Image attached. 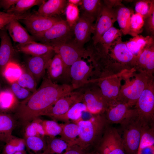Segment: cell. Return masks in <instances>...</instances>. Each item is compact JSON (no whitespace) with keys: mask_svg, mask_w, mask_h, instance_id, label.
I'll return each instance as SVG.
<instances>
[{"mask_svg":"<svg viewBox=\"0 0 154 154\" xmlns=\"http://www.w3.org/2000/svg\"><path fill=\"white\" fill-rule=\"evenodd\" d=\"M73 90L70 84H56L46 77H44L39 87L18 103L15 117L26 125L33 119L43 116L59 99Z\"/></svg>","mask_w":154,"mask_h":154,"instance_id":"1","label":"cell"},{"mask_svg":"<svg viewBox=\"0 0 154 154\" xmlns=\"http://www.w3.org/2000/svg\"><path fill=\"white\" fill-rule=\"evenodd\" d=\"M76 123L80 132L73 145H77L86 151L93 147L96 148L108 123L104 114H91L88 119L81 118Z\"/></svg>","mask_w":154,"mask_h":154,"instance_id":"2","label":"cell"},{"mask_svg":"<svg viewBox=\"0 0 154 154\" xmlns=\"http://www.w3.org/2000/svg\"><path fill=\"white\" fill-rule=\"evenodd\" d=\"M134 68L127 69L122 75L125 83L121 86L117 99L118 103L126 104L132 107L135 105L143 91L148 84L153 75L145 72L139 71L134 72Z\"/></svg>","mask_w":154,"mask_h":154,"instance_id":"3","label":"cell"},{"mask_svg":"<svg viewBox=\"0 0 154 154\" xmlns=\"http://www.w3.org/2000/svg\"><path fill=\"white\" fill-rule=\"evenodd\" d=\"M145 122L136 110L120 124L123 131L121 137L125 154H137Z\"/></svg>","mask_w":154,"mask_h":154,"instance_id":"4","label":"cell"},{"mask_svg":"<svg viewBox=\"0 0 154 154\" xmlns=\"http://www.w3.org/2000/svg\"><path fill=\"white\" fill-rule=\"evenodd\" d=\"M126 69L119 72L109 71L91 82L96 83L99 86L109 107L118 103L117 99L121 86L122 75Z\"/></svg>","mask_w":154,"mask_h":154,"instance_id":"5","label":"cell"},{"mask_svg":"<svg viewBox=\"0 0 154 154\" xmlns=\"http://www.w3.org/2000/svg\"><path fill=\"white\" fill-rule=\"evenodd\" d=\"M81 88L82 102L86 105L87 112L92 115L104 114L109 106L97 84L89 82Z\"/></svg>","mask_w":154,"mask_h":154,"instance_id":"6","label":"cell"},{"mask_svg":"<svg viewBox=\"0 0 154 154\" xmlns=\"http://www.w3.org/2000/svg\"><path fill=\"white\" fill-rule=\"evenodd\" d=\"M73 28L61 19L44 33L35 37V40L53 47L73 40Z\"/></svg>","mask_w":154,"mask_h":154,"instance_id":"7","label":"cell"},{"mask_svg":"<svg viewBox=\"0 0 154 154\" xmlns=\"http://www.w3.org/2000/svg\"><path fill=\"white\" fill-rule=\"evenodd\" d=\"M101 9L94 24L92 37L93 45L98 42L104 34L113 26L116 21V15L114 6L109 0H103Z\"/></svg>","mask_w":154,"mask_h":154,"instance_id":"8","label":"cell"},{"mask_svg":"<svg viewBox=\"0 0 154 154\" xmlns=\"http://www.w3.org/2000/svg\"><path fill=\"white\" fill-rule=\"evenodd\" d=\"M96 148L100 154H125L122 137L117 130L109 123Z\"/></svg>","mask_w":154,"mask_h":154,"instance_id":"9","label":"cell"},{"mask_svg":"<svg viewBox=\"0 0 154 154\" xmlns=\"http://www.w3.org/2000/svg\"><path fill=\"white\" fill-rule=\"evenodd\" d=\"M138 114L146 122H154V83L153 77L139 98L135 108Z\"/></svg>","mask_w":154,"mask_h":154,"instance_id":"10","label":"cell"},{"mask_svg":"<svg viewBox=\"0 0 154 154\" xmlns=\"http://www.w3.org/2000/svg\"><path fill=\"white\" fill-rule=\"evenodd\" d=\"M74 90L59 99L43 116H48L55 120L58 117L65 114L74 104L82 102V93L81 88Z\"/></svg>","mask_w":154,"mask_h":154,"instance_id":"11","label":"cell"},{"mask_svg":"<svg viewBox=\"0 0 154 154\" xmlns=\"http://www.w3.org/2000/svg\"><path fill=\"white\" fill-rule=\"evenodd\" d=\"M93 68L83 59L75 62L69 69L70 85L74 90L84 86L89 82L92 75Z\"/></svg>","mask_w":154,"mask_h":154,"instance_id":"12","label":"cell"},{"mask_svg":"<svg viewBox=\"0 0 154 154\" xmlns=\"http://www.w3.org/2000/svg\"><path fill=\"white\" fill-rule=\"evenodd\" d=\"M53 47L55 53L61 57L68 73L69 68L74 63L87 58L86 48L78 46L73 42V40Z\"/></svg>","mask_w":154,"mask_h":154,"instance_id":"13","label":"cell"},{"mask_svg":"<svg viewBox=\"0 0 154 154\" xmlns=\"http://www.w3.org/2000/svg\"><path fill=\"white\" fill-rule=\"evenodd\" d=\"M108 54L116 62L128 69L133 68L137 57L127 48L121 37L117 38L110 46Z\"/></svg>","mask_w":154,"mask_h":154,"instance_id":"14","label":"cell"},{"mask_svg":"<svg viewBox=\"0 0 154 154\" xmlns=\"http://www.w3.org/2000/svg\"><path fill=\"white\" fill-rule=\"evenodd\" d=\"M61 19L58 17H50L42 16L35 12L29 13L25 18L21 20L27 30L33 37H35L44 33Z\"/></svg>","mask_w":154,"mask_h":154,"instance_id":"15","label":"cell"},{"mask_svg":"<svg viewBox=\"0 0 154 154\" xmlns=\"http://www.w3.org/2000/svg\"><path fill=\"white\" fill-rule=\"evenodd\" d=\"M95 20L94 19L81 15L73 27V29L75 38L73 42L78 46L84 48V44L90 38L92 34Z\"/></svg>","mask_w":154,"mask_h":154,"instance_id":"16","label":"cell"},{"mask_svg":"<svg viewBox=\"0 0 154 154\" xmlns=\"http://www.w3.org/2000/svg\"><path fill=\"white\" fill-rule=\"evenodd\" d=\"M46 71V77L54 83L69 84L68 82H70L68 72L61 57L58 54L55 53L50 60Z\"/></svg>","mask_w":154,"mask_h":154,"instance_id":"17","label":"cell"},{"mask_svg":"<svg viewBox=\"0 0 154 154\" xmlns=\"http://www.w3.org/2000/svg\"><path fill=\"white\" fill-rule=\"evenodd\" d=\"M55 53L52 51L43 55L32 56L27 62V69L37 84L44 77L48 64Z\"/></svg>","mask_w":154,"mask_h":154,"instance_id":"18","label":"cell"},{"mask_svg":"<svg viewBox=\"0 0 154 154\" xmlns=\"http://www.w3.org/2000/svg\"><path fill=\"white\" fill-rule=\"evenodd\" d=\"M131 108L126 104L118 103L109 107L104 114L108 123L120 124L136 111Z\"/></svg>","mask_w":154,"mask_h":154,"instance_id":"19","label":"cell"},{"mask_svg":"<svg viewBox=\"0 0 154 154\" xmlns=\"http://www.w3.org/2000/svg\"><path fill=\"white\" fill-rule=\"evenodd\" d=\"M6 30L3 29L1 30L0 36L1 42L0 45V77L3 76L5 68L11 61L14 53L10 37L8 35Z\"/></svg>","mask_w":154,"mask_h":154,"instance_id":"20","label":"cell"},{"mask_svg":"<svg viewBox=\"0 0 154 154\" xmlns=\"http://www.w3.org/2000/svg\"><path fill=\"white\" fill-rule=\"evenodd\" d=\"M13 41L19 44L22 45L35 41V39L28 33L27 31L19 23L14 20L5 27Z\"/></svg>","mask_w":154,"mask_h":154,"instance_id":"21","label":"cell"},{"mask_svg":"<svg viewBox=\"0 0 154 154\" xmlns=\"http://www.w3.org/2000/svg\"><path fill=\"white\" fill-rule=\"evenodd\" d=\"M133 68L153 75L154 71V43L146 48L137 58Z\"/></svg>","mask_w":154,"mask_h":154,"instance_id":"22","label":"cell"},{"mask_svg":"<svg viewBox=\"0 0 154 154\" xmlns=\"http://www.w3.org/2000/svg\"><path fill=\"white\" fill-rule=\"evenodd\" d=\"M68 1L65 0L45 1L35 13L41 15L50 17H58L65 10Z\"/></svg>","mask_w":154,"mask_h":154,"instance_id":"23","label":"cell"},{"mask_svg":"<svg viewBox=\"0 0 154 154\" xmlns=\"http://www.w3.org/2000/svg\"><path fill=\"white\" fill-rule=\"evenodd\" d=\"M125 43L130 52L137 57L144 50L154 43L153 37L139 35L130 38Z\"/></svg>","mask_w":154,"mask_h":154,"instance_id":"24","label":"cell"},{"mask_svg":"<svg viewBox=\"0 0 154 154\" xmlns=\"http://www.w3.org/2000/svg\"><path fill=\"white\" fill-rule=\"evenodd\" d=\"M16 48L18 51L32 56H40L54 51L53 46L35 41L24 44H18Z\"/></svg>","mask_w":154,"mask_h":154,"instance_id":"25","label":"cell"},{"mask_svg":"<svg viewBox=\"0 0 154 154\" xmlns=\"http://www.w3.org/2000/svg\"><path fill=\"white\" fill-rule=\"evenodd\" d=\"M122 34L120 29L113 26L104 34L96 44L92 45L97 50L108 53L111 45Z\"/></svg>","mask_w":154,"mask_h":154,"instance_id":"26","label":"cell"},{"mask_svg":"<svg viewBox=\"0 0 154 154\" xmlns=\"http://www.w3.org/2000/svg\"><path fill=\"white\" fill-rule=\"evenodd\" d=\"M120 30L124 35H129V25L130 18L134 13L132 9L125 6L122 3L114 7Z\"/></svg>","mask_w":154,"mask_h":154,"instance_id":"27","label":"cell"},{"mask_svg":"<svg viewBox=\"0 0 154 154\" xmlns=\"http://www.w3.org/2000/svg\"><path fill=\"white\" fill-rule=\"evenodd\" d=\"M15 126L13 118L9 115L0 111V141L5 143L13 137Z\"/></svg>","mask_w":154,"mask_h":154,"instance_id":"28","label":"cell"},{"mask_svg":"<svg viewBox=\"0 0 154 154\" xmlns=\"http://www.w3.org/2000/svg\"><path fill=\"white\" fill-rule=\"evenodd\" d=\"M84 112H87L86 105L82 102H79L73 105L65 114L54 120L62 121L65 123L70 122V121H76L81 118Z\"/></svg>","mask_w":154,"mask_h":154,"instance_id":"29","label":"cell"},{"mask_svg":"<svg viewBox=\"0 0 154 154\" xmlns=\"http://www.w3.org/2000/svg\"><path fill=\"white\" fill-rule=\"evenodd\" d=\"M60 124L62 129L60 135V138L66 141L69 146L73 145L79 134L78 125L76 123L71 122Z\"/></svg>","mask_w":154,"mask_h":154,"instance_id":"30","label":"cell"},{"mask_svg":"<svg viewBox=\"0 0 154 154\" xmlns=\"http://www.w3.org/2000/svg\"><path fill=\"white\" fill-rule=\"evenodd\" d=\"M100 0H82L80 5L81 15L90 17L95 20L102 6Z\"/></svg>","mask_w":154,"mask_h":154,"instance_id":"31","label":"cell"},{"mask_svg":"<svg viewBox=\"0 0 154 154\" xmlns=\"http://www.w3.org/2000/svg\"><path fill=\"white\" fill-rule=\"evenodd\" d=\"M45 0H18L16 3L6 12L16 14H23L32 7L40 6Z\"/></svg>","mask_w":154,"mask_h":154,"instance_id":"32","label":"cell"},{"mask_svg":"<svg viewBox=\"0 0 154 154\" xmlns=\"http://www.w3.org/2000/svg\"><path fill=\"white\" fill-rule=\"evenodd\" d=\"M49 139L47 141L46 154H63L69 146L60 138L49 137Z\"/></svg>","mask_w":154,"mask_h":154,"instance_id":"33","label":"cell"},{"mask_svg":"<svg viewBox=\"0 0 154 154\" xmlns=\"http://www.w3.org/2000/svg\"><path fill=\"white\" fill-rule=\"evenodd\" d=\"M26 147L31 154H42L46 150V144L43 138L38 136H29L25 138Z\"/></svg>","mask_w":154,"mask_h":154,"instance_id":"34","label":"cell"},{"mask_svg":"<svg viewBox=\"0 0 154 154\" xmlns=\"http://www.w3.org/2000/svg\"><path fill=\"white\" fill-rule=\"evenodd\" d=\"M42 120L39 117L33 119L25 125V138L29 136H38L43 138L45 136L42 124Z\"/></svg>","mask_w":154,"mask_h":154,"instance_id":"35","label":"cell"},{"mask_svg":"<svg viewBox=\"0 0 154 154\" xmlns=\"http://www.w3.org/2000/svg\"><path fill=\"white\" fill-rule=\"evenodd\" d=\"M16 98L11 90L2 91L0 96V111L5 112L17 106Z\"/></svg>","mask_w":154,"mask_h":154,"instance_id":"36","label":"cell"},{"mask_svg":"<svg viewBox=\"0 0 154 154\" xmlns=\"http://www.w3.org/2000/svg\"><path fill=\"white\" fill-rule=\"evenodd\" d=\"M147 145L154 146V123L145 122L142 129L139 147Z\"/></svg>","mask_w":154,"mask_h":154,"instance_id":"37","label":"cell"},{"mask_svg":"<svg viewBox=\"0 0 154 154\" xmlns=\"http://www.w3.org/2000/svg\"><path fill=\"white\" fill-rule=\"evenodd\" d=\"M25 139L13 136L6 143L2 154H14L18 151H25Z\"/></svg>","mask_w":154,"mask_h":154,"instance_id":"38","label":"cell"},{"mask_svg":"<svg viewBox=\"0 0 154 154\" xmlns=\"http://www.w3.org/2000/svg\"><path fill=\"white\" fill-rule=\"evenodd\" d=\"M22 69V73L16 82L21 87L33 93L37 90V83L28 70Z\"/></svg>","mask_w":154,"mask_h":154,"instance_id":"39","label":"cell"},{"mask_svg":"<svg viewBox=\"0 0 154 154\" xmlns=\"http://www.w3.org/2000/svg\"><path fill=\"white\" fill-rule=\"evenodd\" d=\"M23 72V69L17 64L11 61L5 68L3 76L10 83L16 82Z\"/></svg>","mask_w":154,"mask_h":154,"instance_id":"40","label":"cell"},{"mask_svg":"<svg viewBox=\"0 0 154 154\" xmlns=\"http://www.w3.org/2000/svg\"><path fill=\"white\" fill-rule=\"evenodd\" d=\"M144 21L140 14L133 13L131 15L129 25V35L135 37L143 31Z\"/></svg>","mask_w":154,"mask_h":154,"instance_id":"41","label":"cell"},{"mask_svg":"<svg viewBox=\"0 0 154 154\" xmlns=\"http://www.w3.org/2000/svg\"><path fill=\"white\" fill-rule=\"evenodd\" d=\"M42 124L45 136L54 137L60 135L62 130L60 124L54 120L42 121Z\"/></svg>","mask_w":154,"mask_h":154,"instance_id":"42","label":"cell"},{"mask_svg":"<svg viewBox=\"0 0 154 154\" xmlns=\"http://www.w3.org/2000/svg\"><path fill=\"white\" fill-rule=\"evenodd\" d=\"M65 10L66 21L70 26L73 28L80 18L78 8L77 6L68 3Z\"/></svg>","mask_w":154,"mask_h":154,"instance_id":"43","label":"cell"},{"mask_svg":"<svg viewBox=\"0 0 154 154\" xmlns=\"http://www.w3.org/2000/svg\"><path fill=\"white\" fill-rule=\"evenodd\" d=\"M30 13L16 14L0 11V30L14 20H22L25 18Z\"/></svg>","mask_w":154,"mask_h":154,"instance_id":"44","label":"cell"},{"mask_svg":"<svg viewBox=\"0 0 154 154\" xmlns=\"http://www.w3.org/2000/svg\"><path fill=\"white\" fill-rule=\"evenodd\" d=\"M153 6L154 0H139L135 3V13L140 14L143 18L149 13Z\"/></svg>","mask_w":154,"mask_h":154,"instance_id":"45","label":"cell"},{"mask_svg":"<svg viewBox=\"0 0 154 154\" xmlns=\"http://www.w3.org/2000/svg\"><path fill=\"white\" fill-rule=\"evenodd\" d=\"M11 84V90L15 97L19 99L23 100L33 93L28 90L21 86L16 82Z\"/></svg>","mask_w":154,"mask_h":154,"instance_id":"46","label":"cell"},{"mask_svg":"<svg viewBox=\"0 0 154 154\" xmlns=\"http://www.w3.org/2000/svg\"><path fill=\"white\" fill-rule=\"evenodd\" d=\"M144 27L147 32L153 37L154 35V6L152 7L149 13L143 18Z\"/></svg>","mask_w":154,"mask_h":154,"instance_id":"47","label":"cell"},{"mask_svg":"<svg viewBox=\"0 0 154 154\" xmlns=\"http://www.w3.org/2000/svg\"><path fill=\"white\" fill-rule=\"evenodd\" d=\"M86 151L76 145L69 146L63 154H86Z\"/></svg>","mask_w":154,"mask_h":154,"instance_id":"48","label":"cell"},{"mask_svg":"<svg viewBox=\"0 0 154 154\" xmlns=\"http://www.w3.org/2000/svg\"><path fill=\"white\" fill-rule=\"evenodd\" d=\"M18 0H0V8L6 11L14 6Z\"/></svg>","mask_w":154,"mask_h":154,"instance_id":"49","label":"cell"},{"mask_svg":"<svg viewBox=\"0 0 154 154\" xmlns=\"http://www.w3.org/2000/svg\"><path fill=\"white\" fill-rule=\"evenodd\" d=\"M137 154H154V146L147 145L139 147Z\"/></svg>","mask_w":154,"mask_h":154,"instance_id":"50","label":"cell"},{"mask_svg":"<svg viewBox=\"0 0 154 154\" xmlns=\"http://www.w3.org/2000/svg\"><path fill=\"white\" fill-rule=\"evenodd\" d=\"M68 3H70L77 6L80 5L82 3V0H68Z\"/></svg>","mask_w":154,"mask_h":154,"instance_id":"51","label":"cell"},{"mask_svg":"<svg viewBox=\"0 0 154 154\" xmlns=\"http://www.w3.org/2000/svg\"><path fill=\"white\" fill-rule=\"evenodd\" d=\"M86 154H100V153L96 150H95L87 151Z\"/></svg>","mask_w":154,"mask_h":154,"instance_id":"52","label":"cell"},{"mask_svg":"<svg viewBox=\"0 0 154 154\" xmlns=\"http://www.w3.org/2000/svg\"><path fill=\"white\" fill-rule=\"evenodd\" d=\"M26 153L25 151H19L16 152L14 154H24Z\"/></svg>","mask_w":154,"mask_h":154,"instance_id":"53","label":"cell"},{"mask_svg":"<svg viewBox=\"0 0 154 154\" xmlns=\"http://www.w3.org/2000/svg\"><path fill=\"white\" fill-rule=\"evenodd\" d=\"M2 91V90H1V83H0V96L1 94Z\"/></svg>","mask_w":154,"mask_h":154,"instance_id":"54","label":"cell"},{"mask_svg":"<svg viewBox=\"0 0 154 154\" xmlns=\"http://www.w3.org/2000/svg\"><path fill=\"white\" fill-rule=\"evenodd\" d=\"M1 30H0V36H1Z\"/></svg>","mask_w":154,"mask_h":154,"instance_id":"55","label":"cell"}]
</instances>
